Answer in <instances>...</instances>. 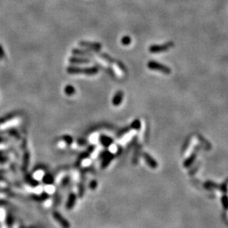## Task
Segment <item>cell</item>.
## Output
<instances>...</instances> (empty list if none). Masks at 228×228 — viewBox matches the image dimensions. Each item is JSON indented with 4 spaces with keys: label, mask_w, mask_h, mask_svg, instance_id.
<instances>
[{
    "label": "cell",
    "mask_w": 228,
    "mask_h": 228,
    "mask_svg": "<svg viewBox=\"0 0 228 228\" xmlns=\"http://www.w3.org/2000/svg\"><path fill=\"white\" fill-rule=\"evenodd\" d=\"M67 71L70 74H85V75H95L97 74L99 72V69L96 67H91V68H78L71 66L67 68Z\"/></svg>",
    "instance_id": "6da1fadb"
},
{
    "label": "cell",
    "mask_w": 228,
    "mask_h": 228,
    "mask_svg": "<svg viewBox=\"0 0 228 228\" xmlns=\"http://www.w3.org/2000/svg\"><path fill=\"white\" fill-rule=\"evenodd\" d=\"M147 68L152 71H157L161 73L168 75L171 73L170 68L164 64L159 63V62H155V61H150L147 62Z\"/></svg>",
    "instance_id": "7a4b0ae2"
},
{
    "label": "cell",
    "mask_w": 228,
    "mask_h": 228,
    "mask_svg": "<svg viewBox=\"0 0 228 228\" xmlns=\"http://www.w3.org/2000/svg\"><path fill=\"white\" fill-rule=\"evenodd\" d=\"M53 217L57 223L62 228H70L71 227V225H70L69 221H68L66 218H64L63 216L61 215L59 213L55 211L53 213Z\"/></svg>",
    "instance_id": "3957f363"
},
{
    "label": "cell",
    "mask_w": 228,
    "mask_h": 228,
    "mask_svg": "<svg viewBox=\"0 0 228 228\" xmlns=\"http://www.w3.org/2000/svg\"><path fill=\"white\" fill-rule=\"evenodd\" d=\"M172 45V43L164 44V45H153L149 47V50L150 52L153 53V54L164 52V51L168 50Z\"/></svg>",
    "instance_id": "277c9868"
},
{
    "label": "cell",
    "mask_w": 228,
    "mask_h": 228,
    "mask_svg": "<svg viewBox=\"0 0 228 228\" xmlns=\"http://www.w3.org/2000/svg\"><path fill=\"white\" fill-rule=\"evenodd\" d=\"M79 45L81 47H87V48L90 49V50L96 51H99L102 47V45L100 43L98 42H85V41H81L79 43Z\"/></svg>",
    "instance_id": "5b68a950"
},
{
    "label": "cell",
    "mask_w": 228,
    "mask_h": 228,
    "mask_svg": "<svg viewBox=\"0 0 228 228\" xmlns=\"http://www.w3.org/2000/svg\"><path fill=\"white\" fill-rule=\"evenodd\" d=\"M143 157L145 162L147 163V164L150 167V168L152 169H156L158 168L157 161H156L151 155L148 154L147 153H144Z\"/></svg>",
    "instance_id": "8992f818"
},
{
    "label": "cell",
    "mask_w": 228,
    "mask_h": 228,
    "mask_svg": "<svg viewBox=\"0 0 228 228\" xmlns=\"http://www.w3.org/2000/svg\"><path fill=\"white\" fill-rule=\"evenodd\" d=\"M123 97H124V92L122 90L117 91L114 95L113 99H112V104L114 106L120 105L123 100Z\"/></svg>",
    "instance_id": "52a82bcc"
},
{
    "label": "cell",
    "mask_w": 228,
    "mask_h": 228,
    "mask_svg": "<svg viewBox=\"0 0 228 228\" xmlns=\"http://www.w3.org/2000/svg\"><path fill=\"white\" fill-rule=\"evenodd\" d=\"M69 62L71 63H75V64H87L90 63V60L87 58H81V57H76L73 56L69 59Z\"/></svg>",
    "instance_id": "ba28073f"
},
{
    "label": "cell",
    "mask_w": 228,
    "mask_h": 228,
    "mask_svg": "<svg viewBox=\"0 0 228 228\" xmlns=\"http://www.w3.org/2000/svg\"><path fill=\"white\" fill-rule=\"evenodd\" d=\"M76 201H77V196L74 193H71L68 196L67 203H66V208L68 210H71L73 209L74 205L76 204Z\"/></svg>",
    "instance_id": "9c48e42d"
},
{
    "label": "cell",
    "mask_w": 228,
    "mask_h": 228,
    "mask_svg": "<svg viewBox=\"0 0 228 228\" xmlns=\"http://www.w3.org/2000/svg\"><path fill=\"white\" fill-rule=\"evenodd\" d=\"M72 54L74 55H78V56H92L93 55L91 54V53L89 52L87 50H79V49H73L72 50Z\"/></svg>",
    "instance_id": "30bf717a"
},
{
    "label": "cell",
    "mask_w": 228,
    "mask_h": 228,
    "mask_svg": "<svg viewBox=\"0 0 228 228\" xmlns=\"http://www.w3.org/2000/svg\"><path fill=\"white\" fill-rule=\"evenodd\" d=\"M195 157H196V156H195V153H193V154L188 158V159H186L185 162H184V166H185V168H189V167L194 162Z\"/></svg>",
    "instance_id": "8fae6325"
},
{
    "label": "cell",
    "mask_w": 228,
    "mask_h": 228,
    "mask_svg": "<svg viewBox=\"0 0 228 228\" xmlns=\"http://www.w3.org/2000/svg\"><path fill=\"white\" fill-rule=\"evenodd\" d=\"M64 93L68 95V96H72L76 93V90L73 86L72 85H67L64 87Z\"/></svg>",
    "instance_id": "7c38bea8"
},
{
    "label": "cell",
    "mask_w": 228,
    "mask_h": 228,
    "mask_svg": "<svg viewBox=\"0 0 228 228\" xmlns=\"http://www.w3.org/2000/svg\"><path fill=\"white\" fill-rule=\"evenodd\" d=\"M221 204L225 210H228V196L227 195H223L221 198Z\"/></svg>",
    "instance_id": "4fadbf2b"
},
{
    "label": "cell",
    "mask_w": 228,
    "mask_h": 228,
    "mask_svg": "<svg viewBox=\"0 0 228 228\" xmlns=\"http://www.w3.org/2000/svg\"><path fill=\"white\" fill-rule=\"evenodd\" d=\"M130 42H131V39L128 37V36H125V37H124L122 39H121V43H122V45H130Z\"/></svg>",
    "instance_id": "5bb4252c"
},
{
    "label": "cell",
    "mask_w": 228,
    "mask_h": 228,
    "mask_svg": "<svg viewBox=\"0 0 228 228\" xmlns=\"http://www.w3.org/2000/svg\"><path fill=\"white\" fill-rule=\"evenodd\" d=\"M132 128L136 129V130H138V129L141 128V123H140V121L138 119H136V120H135L133 122Z\"/></svg>",
    "instance_id": "9a60e30c"
},
{
    "label": "cell",
    "mask_w": 228,
    "mask_h": 228,
    "mask_svg": "<svg viewBox=\"0 0 228 228\" xmlns=\"http://www.w3.org/2000/svg\"><path fill=\"white\" fill-rule=\"evenodd\" d=\"M102 143L104 144V145L108 146V145H110L111 143V139L107 137H104V138H102Z\"/></svg>",
    "instance_id": "2e32d148"
},
{
    "label": "cell",
    "mask_w": 228,
    "mask_h": 228,
    "mask_svg": "<svg viewBox=\"0 0 228 228\" xmlns=\"http://www.w3.org/2000/svg\"><path fill=\"white\" fill-rule=\"evenodd\" d=\"M64 140L66 142H67L68 144H71L72 142H73V138H72L71 136H64Z\"/></svg>",
    "instance_id": "e0dca14e"
},
{
    "label": "cell",
    "mask_w": 228,
    "mask_h": 228,
    "mask_svg": "<svg viewBox=\"0 0 228 228\" xmlns=\"http://www.w3.org/2000/svg\"><path fill=\"white\" fill-rule=\"evenodd\" d=\"M4 56H5V53H4L2 47L0 46V59H2Z\"/></svg>",
    "instance_id": "ac0fdd59"
}]
</instances>
